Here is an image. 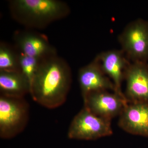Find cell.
I'll list each match as a JSON object with an SVG mask.
<instances>
[{
    "label": "cell",
    "mask_w": 148,
    "mask_h": 148,
    "mask_svg": "<svg viewBox=\"0 0 148 148\" xmlns=\"http://www.w3.org/2000/svg\"><path fill=\"white\" fill-rule=\"evenodd\" d=\"M13 39L17 50L29 56L42 59L57 53L45 35L32 29L16 31Z\"/></svg>",
    "instance_id": "7"
},
{
    "label": "cell",
    "mask_w": 148,
    "mask_h": 148,
    "mask_svg": "<svg viewBox=\"0 0 148 148\" xmlns=\"http://www.w3.org/2000/svg\"><path fill=\"white\" fill-rule=\"evenodd\" d=\"M0 72L21 73L17 49L3 42L0 43Z\"/></svg>",
    "instance_id": "13"
},
{
    "label": "cell",
    "mask_w": 148,
    "mask_h": 148,
    "mask_svg": "<svg viewBox=\"0 0 148 148\" xmlns=\"http://www.w3.org/2000/svg\"><path fill=\"white\" fill-rule=\"evenodd\" d=\"M78 79L83 98L91 92L108 90L115 92V90L113 83L95 58L79 69Z\"/></svg>",
    "instance_id": "11"
},
{
    "label": "cell",
    "mask_w": 148,
    "mask_h": 148,
    "mask_svg": "<svg viewBox=\"0 0 148 148\" xmlns=\"http://www.w3.org/2000/svg\"><path fill=\"white\" fill-rule=\"evenodd\" d=\"M119 41L129 61L148 63V21L138 18L130 22L121 33Z\"/></svg>",
    "instance_id": "4"
},
{
    "label": "cell",
    "mask_w": 148,
    "mask_h": 148,
    "mask_svg": "<svg viewBox=\"0 0 148 148\" xmlns=\"http://www.w3.org/2000/svg\"><path fill=\"white\" fill-rule=\"evenodd\" d=\"M29 107L24 98L0 96V136L10 139L21 133L29 121Z\"/></svg>",
    "instance_id": "3"
},
{
    "label": "cell",
    "mask_w": 148,
    "mask_h": 148,
    "mask_svg": "<svg viewBox=\"0 0 148 148\" xmlns=\"http://www.w3.org/2000/svg\"><path fill=\"white\" fill-rule=\"evenodd\" d=\"M118 125L130 134L148 137V102L128 103L119 115Z\"/></svg>",
    "instance_id": "10"
},
{
    "label": "cell",
    "mask_w": 148,
    "mask_h": 148,
    "mask_svg": "<svg viewBox=\"0 0 148 148\" xmlns=\"http://www.w3.org/2000/svg\"><path fill=\"white\" fill-rule=\"evenodd\" d=\"M71 83L69 64L56 53L42 59L32 80L30 94L43 107L56 108L66 102Z\"/></svg>",
    "instance_id": "1"
},
{
    "label": "cell",
    "mask_w": 148,
    "mask_h": 148,
    "mask_svg": "<svg viewBox=\"0 0 148 148\" xmlns=\"http://www.w3.org/2000/svg\"><path fill=\"white\" fill-rule=\"evenodd\" d=\"M31 86L20 72H0L1 95L14 98H24L30 93Z\"/></svg>",
    "instance_id": "12"
},
{
    "label": "cell",
    "mask_w": 148,
    "mask_h": 148,
    "mask_svg": "<svg viewBox=\"0 0 148 148\" xmlns=\"http://www.w3.org/2000/svg\"><path fill=\"white\" fill-rule=\"evenodd\" d=\"M125 98L128 103L148 102V65L132 62L125 72Z\"/></svg>",
    "instance_id": "8"
},
{
    "label": "cell",
    "mask_w": 148,
    "mask_h": 148,
    "mask_svg": "<svg viewBox=\"0 0 148 148\" xmlns=\"http://www.w3.org/2000/svg\"><path fill=\"white\" fill-rule=\"evenodd\" d=\"M9 8L12 18L29 29H42L67 17L71 9L58 0H11Z\"/></svg>",
    "instance_id": "2"
},
{
    "label": "cell",
    "mask_w": 148,
    "mask_h": 148,
    "mask_svg": "<svg viewBox=\"0 0 148 148\" xmlns=\"http://www.w3.org/2000/svg\"><path fill=\"white\" fill-rule=\"evenodd\" d=\"M83 98L84 108L96 115L111 121L119 116L128 103L126 98L108 90L91 92Z\"/></svg>",
    "instance_id": "6"
},
{
    "label": "cell",
    "mask_w": 148,
    "mask_h": 148,
    "mask_svg": "<svg viewBox=\"0 0 148 148\" xmlns=\"http://www.w3.org/2000/svg\"></svg>",
    "instance_id": "15"
},
{
    "label": "cell",
    "mask_w": 148,
    "mask_h": 148,
    "mask_svg": "<svg viewBox=\"0 0 148 148\" xmlns=\"http://www.w3.org/2000/svg\"><path fill=\"white\" fill-rule=\"evenodd\" d=\"M17 51L20 71L28 80L31 86L32 80L42 59L25 55L18 50Z\"/></svg>",
    "instance_id": "14"
},
{
    "label": "cell",
    "mask_w": 148,
    "mask_h": 148,
    "mask_svg": "<svg viewBox=\"0 0 148 148\" xmlns=\"http://www.w3.org/2000/svg\"><path fill=\"white\" fill-rule=\"evenodd\" d=\"M95 59L104 73L113 83L115 92L125 98L122 91V83L124 80L126 70L131 63L124 52L121 49L107 51L98 54Z\"/></svg>",
    "instance_id": "9"
},
{
    "label": "cell",
    "mask_w": 148,
    "mask_h": 148,
    "mask_svg": "<svg viewBox=\"0 0 148 148\" xmlns=\"http://www.w3.org/2000/svg\"><path fill=\"white\" fill-rule=\"evenodd\" d=\"M112 134L111 120L96 115L84 107L74 118L68 132L70 139L87 140Z\"/></svg>",
    "instance_id": "5"
}]
</instances>
